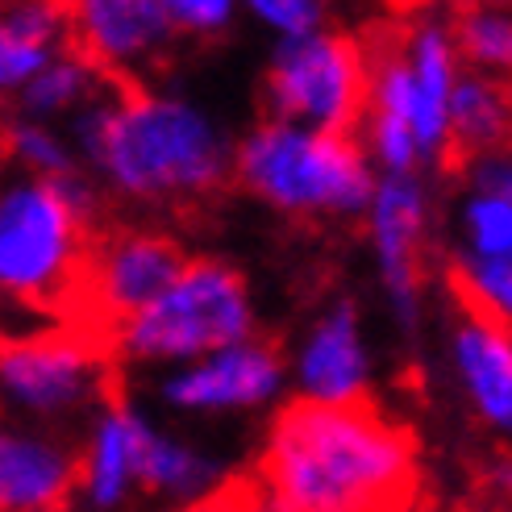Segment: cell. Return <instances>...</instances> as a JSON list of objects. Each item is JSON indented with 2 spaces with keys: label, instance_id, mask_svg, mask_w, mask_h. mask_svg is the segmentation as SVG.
Returning a JSON list of instances; mask_svg holds the SVG:
<instances>
[{
  "label": "cell",
  "instance_id": "484cf974",
  "mask_svg": "<svg viewBox=\"0 0 512 512\" xmlns=\"http://www.w3.org/2000/svg\"><path fill=\"white\" fill-rule=\"evenodd\" d=\"M496 5H508V0H496Z\"/></svg>",
  "mask_w": 512,
  "mask_h": 512
},
{
  "label": "cell",
  "instance_id": "7c38bea8",
  "mask_svg": "<svg viewBox=\"0 0 512 512\" xmlns=\"http://www.w3.org/2000/svg\"><path fill=\"white\" fill-rule=\"evenodd\" d=\"M71 46L105 75H142L179 38L159 0H67Z\"/></svg>",
  "mask_w": 512,
  "mask_h": 512
},
{
  "label": "cell",
  "instance_id": "44dd1931",
  "mask_svg": "<svg viewBox=\"0 0 512 512\" xmlns=\"http://www.w3.org/2000/svg\"><path fill=\"white\" fill-rule=\"evenodd\" d=\"M5 155L17 171L30 175H46L59 179L80 171V155H75V142L59 121H38V117H21L13 113L5 121Z\"/></svg>",
  "mask_w": 512,
  "mask_h": 512
},
{
  "label": "cell",
  "instance_id": "d4e9b609",
  "mask_svg": "<svg viewBox=\"0 0 512 512\" xmlns=\"http://www.w3.org/2000/svg\"><path fill=\"white\" fill-rule=\"evenodd\" d=\"M5 163H9V155H5V121H0V171H5Z\"/></svg>",
  "mask_w": 512,
  "mask_h": 512
},
{
  "label": "cell",
  "instance_id": "ffe728a7",
  "mask_svg": "<svg viewBox=\"0 0 512 512\" xmlns=\"http://www.w3.org/2000/svg\"><path fill=\"white\" fill-rule=\"evenodd\" d=\"M450 30L463 67L504 75L512 67V17L496 0H463L450 9Z\"/></svg>",
  "mask_w": 512,
  "mask_h": 512
},
{
  "label": "cell",
  "instance_id": "4fadbf2b",
  "mask_svg": "<svg viewBox=\"0 0 512 512\" xmlns=\"http://www.w3.org/2000/svg\"><path fill=\"white\" fill-rule=\"evenodd\" d=\"M288 383L296 400L350 404L367 400L371 388V350L363 338V317L354 300H338L304 329L288 363Z\"/></svg>",
  "mask_w": 512,
  "mask_h": 512
},
{
  "label": "cell",
  "instance_id": "7402d4cb",
  "mask_svg": "<svg viewBox=\"0 0 512 512\" xmlns=\"http://www.w3.org/2000/svg\"><path fill=\"white\" fill-rule=\"evenodd\" d=\"M59 50L63 46H46L30 34H21L13 25V17L0 9V100L13 96L46 59H55Z\"/></svg>",
  "mask_w": 512,
  "mask_h": 512
},
{
  "label": "cell",
  "instance_id": "9c48e42d",
  "mask_svg": "<svg viewBox=\"0 0 512 512\" xmlns=\"http://www.w3.org/2000/svg\"><path fill=\"white\" fill-rule=\"evenodd\" d=\"M429 184L421 171H379L363 209L379 288L404 334H417L425 313V238H429Z\"/></svg>",
  "mask_w": 512,
  "mask_h": 512
},
{
  "label": "cell",
  "instance_id": "8992f818",
  "mask_svg": "<svg viewBox=\"0 0 512 512\" xmlns=\"http://www.w3.org/2000/svg\"><path fill=\"white\" fill-rule=\"evenodd\" d=\"M113 396V363L100 334L34 329L0 338V417L42 429H84Z\"/></svg>",
  "mask_w": 512,
  "mask_h": 512
},
{
  "label": "cell",
  "instance_id": "8fae6325",
  "mask_svg": "<svg viewBox=\"0 0 512 512\" xmlns=\"http://www.w3.org/2000/svg\"><path fill=\"white\" fill-rule=\"evenodd\" d=\"M184 263V246L163 229H117V234L92 238L75 313L92 325V334L105 338V329L155 300Z\"/></svg>",
  "mask_w": 512,
  "mask_h": 512
},
{
  "label": "cell",
  "instance_id": "cb8c5ba5",
  "mask_svg": "<svg viewBox=\"0 0 512 512\" xmlns=\"http://www.w3.org/2000/svg\"><path fill=\"white\" fill-rule=\"evenodd\" d=\"M171 30L188 38H221L238 21L242 0H159Z\"/></svg>",
  "mask_w": 512,
  "mask_h": 512
},
{
  "label": "cell",
  "instance_id": "9a60e30c",
  "mask_svg": "<svg viewBox=\"0 0 512 512\" xmlns=\"http://www.w3.org/2000/svg\"><path fill=\"white\" fill-rule=\"evenodd\" d=\"M142 421L146 413L125 400H105L84 425L80 467H75V496L88 508H121L138 496V463H142Z\"/></svg>",
  "mask_w": 512,
  "mask_h": 512
},
{
  "label": "cell",
  "instance_id": "d6986e66",
  "mask_svg": "<svg viewBox=\"0 0 512 512\" xmlns=\"http://www.w3.org/2000/svg\"><path fill=\"white\" fill-rule=\"evenodd\" d=\"M113 75H105L92 59H84L75 46H63L55 59H46L30 80H25L13 100L21 117H38V121H67L75 109H84L88 100L105 88Z\"/></svg>",
  "mask_w": 512,
  "mask_h": 512
},
{
  "label": "cell",
  "instance_id": "7a4b0ae2",
  "mask_svg": "<svg viewBox=\"0 0 512 512\" xmlns=\"http://www.w3.org/2000/svg\"><path fill=\"white\" fill-rule=\"evenodd\" d=\"M254 475L271 508L363 512L408 504L421 471L413 433L367 400H296L275 417Z\"/></svg>",
  "mask_w": 512,
  "mask_h": 512
},
{
  "label": "cell",
  "instance_id": "ba28073f",
  "mask_svg": "<svg viewBox=\"0 0 512 512\" xmlns=\"http://www.w3.org/2000/svg\"><path fill=\"white\" fill-rule=\"evenodd\" d=\"M367 105V46L350 34L321 30L279 38L267 63V117L313 130L354 134Z\"/></svg>",
  "mask_w": 512,
  "mask_h": 512
},
{
  "label": "cell",
  "instance_id": "ac0fdd59",
  "mask_svg": "<svg viewBox=\"0 0 512 512\" xmlns=\"http://www.w3.org/2000/svg\"><path fill=\"white\" fill-rule=\"evenodd\" d=\"M446 134H450V163L479 150H496L508 138V88L504 75L492 71H475L463 67L450 92V109H446Z\"/></svg>",
  "mask_w": 512,
  "mask_h": 512
},
{
  "label": "cell",
  "instance_id": "2e32d148",
  "mask_svg": "<svg viewBox=\"0 0 512 512\" xmlns=\"http://www.w3.org/2000/svg\"><path fill=\"white\" fill-rule=\"evenodd\" d=\"M450 367L463 388L475 417L508 433L512 429V342H508V321H496L479 309L458 313L450 329Z\"/></svg>",
  "mask_w": 512,
  "mask_h": 512
},
{
  "label": "cell",
  "instance_id": "6da1fadb",
  "mask_svg": "<svg viewBox=\"0 0 512 512\" xmlns=\"http://www.w3.org/2000/svg\"><path fill=\"white\" fill-rule=\"evenodd\" d=\"M80 167L117 200L192 204L234 179L225 125L188 96L109 80L67 121Z\"/></svg>",
  "mask_w": 512,
  "mask_h": 512
},
{
  "label": "cell",
  "instance_id": "30bf717a",
  "mask_svg": "<svg viewBox=\"0 0 512 512\" xmlns=\"http://www.w3.org/2000/svg\"><path fill=\"white\" fill-rule=\"evenodd\" d=\"M288 392V358L279 346L250 334L217 346L188 363H175L159 379V400L188 417H234L267 408Z\"/></svg>",
  "mask_w": 512,
  "mask_h": 512
},
{
  "label": "cell",
  "instance_id": "5bb4252c",
  "mask_svg": "<svg viewBox=\"0 0 512 512\" xmlns=\"http://www.w3.org/2000/svg\"><path fill=\"white\" fill-rule=\"evenodd\" d=\"M71 433L0 417V512H55L75 496Z\"/></svg>",
  "mask_w": 512,
  "mask_h": 512
},
{
  "label": "cell",
  "instance_id": "5b68a950",
  "mask_svg": "<svg viewBox=\"0 0 512 512\" xmlns=\"http://www.w3.org/2000/svg\"><path fill=\"white\" fill-rule=\"evenodd\" d=\"M254 325L259 317L242 271L221 259H188L155 300L117 321L109 338L138 367H175L250 338Z\"/></svg>",
  "mask_w": 512,
  "mask_h": 512
},
{
  "label": "cell",
  "instance_id": "3957f363",
  "mask_svg": "<svg viewBox=\"0 0 512 512\" xmlns=\"http://www.w3.org/2000/svg\"><path fill=\"white\" fill-rule=\"evenodd\" d=\"M100 204V184L84 167L59 179L0 171V304L42 317L80 309Z\"/></svg>",
  "mask_w": 512,
  "mask_h": 512
},
{
  "label": "cell",
  "instance_id": "277c9868",
  "mask_svg": "<svg viewBox=\"0 0 512 512\" xmlns=\"http://www.w3.org/2000/svg\"><path fill=\"white\" fill-rule=\"evenodd\" d=\"M234 179L275 213L325 221H358L375 188L371 159L354 134L284 117H263L234 146Z\"/></svg>",
  "mask_w": 512,
  "mask_h": 512
},
{
  "label": "cell",
  "instance_id": "e0dca14e",
  "mask_svg": "<svg viewBox=\"0 0 512 512\" xmlns=\"http://www.w3.org/2000/svg\"><path fill=\"white\" fill-rule=\"evenodd\" d=\"M225 479V467L213 454L196 450L192 442L175 438L163 425L142 421V463H138V492L175 500V504H196L209 500Z\"/></svg>",
  "mask_w": 512,
  "mask_h": 512
},
{
  "label": "cell",
  "instance_id": "52a82bcc",
  "mask_svg": "<svg viewBox=\"0 0 512 512\" xmlns=\"http://www.w3.org/2000/svg\"><path fill=\"white\" fill-rule=\"evenodd\" d=\"M463 71L450 30V9H425L400 34L367 46V105L363 113L392 117L417 138L425 167L450 163L446 109Z\"/></svg>",
  "mask_w": 512,
  "mask_h": 512
},
{
  "label": "cell",
  "instance_id": "603a6c76",
  "mask_svg": "<svg viewBox=\"0 0 512 512\" xmlns=\"http://www.w3.org/2000/svg\"><path fill=\"white\" fill-rule=\"evenodd\" d=\"M242 9L275 38H296L329 21V0H242Z\"/></svg>",
  "mask_w": 512,
  "mask_h": 512
}]
</instances>
